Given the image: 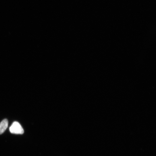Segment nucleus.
I'll return each mask as SVG.
<instances>
[{"label": "nucleus", "instance_id": "obj_1", "mask_svg": "<svg viewBox=\"0 0 156 156\" xmlns=\"http://www.w3.org/2000/svg\"><path fill=\"white\" fill-rule=\"evenodd\" d=\"M9 130L11 133L15 134H22L24 133V130L22 126L17 122L13 123L9 128Z\"/></svg>", "mask_w": 156, "mask_h": 156}, {"label": "nucleus", "instance_id": "obj_2", "mask_svg": "<svg viewBox=\"0 0 156 156\" xmlns=\"http://www.w3.org/2000/svg\"><path fill=\"white\" fill-rule=\"evenodd\" d=\"M8 126V121L7 119H5L0 123V134L4 132Z\"/></svg>", "mask_w": 156, "mask_h": 156}]
</instances>
